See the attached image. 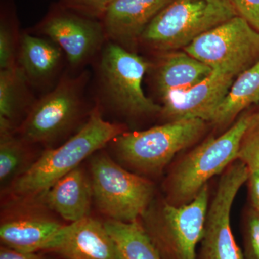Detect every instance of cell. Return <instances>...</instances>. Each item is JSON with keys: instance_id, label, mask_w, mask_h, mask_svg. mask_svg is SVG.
Masks as SVG:
<instances>
[{"instance_id": "d4e9b609", "label": "cell", "mask_w": 259, "mask_h": 259, "mask_svg": "<svg viewBox=\"0 0 259 259\" xmlns=\"http://www.w3.org/2000/svg\"><path fill=\"white\" fill-rule=\"evenodd\" d=\"M245 258L259 259V212L252 208L245 228Z\"/></svg>"}, {"instance_id": "9c48e42d", "label": "cell", "mask_w": 259, "mask_h": 259, "mask_svg": "<svg viewBox=\"0 0 259 259\" xmlns=\"http://www.w3.org/2000/svg\"><path fill=\"white\" fill-rule=\"evenodd\" d=\"M183 50L213 70L238 76L259 59V31L237 15L204 32Z\"/></svg>"}, {"instance_id": "ba28073f", "label": "cell", "mask_w": 259, "mask_h": 259, "mask_svg": "<svg viewBox=\"0 0 259 259\" xmlns=\"http://www.w3.org/2000/svg\"><path fill=\"white\" fill-rule=\"evenodd\" d=\"M90 169L94 202L108 220L139 221L153 202L152 182L122 168L106 153L93 154Z\"/></svg>"}, {"instance_id": "5bb4252c", "label": "cell", "mask_w": 259, "mask_h": 259, "mask_svg": "<svg viewBox=\"0 0 259 259\" xmlns=\"http://www.w3.org/2000/svg\"><path fill=\"white\" fill-rule=\"evenodd\" d=\"M172 0H114L103 16L107 41L131 51L151 21Z\"/></svg>"}, {"instance_id": "8992f818", "label": "cell", "mask_w": 259, "mask_h": 259, "mask_svg": "<svg viewBox=\"0 0 259 259\" xmlns=\"http://www.w3.org/2000/svg\"><path fill=\"white\" fill-rule=\"evenodd\" d=\"M90 74L64 75L50 93L32 105L18 131L30 144L51 146L67 137L86 114L85 90Z\"/></svg>"}, {"instance_id": "603a6c76", "label": "cell", "mask_w": 259, "mask_h": 259, "mask_svg": "<svg viewBox=\"0 0 259 259\" xmlns=\"http://www.w3.org/2000/svg\"><path fill=\"white\" fill-rule=\"evenodd\" d=\"M238 160L250 172L259 170V113L252 115L240 144Z\"/></svg>"}, {"instance_id": "4fadbf2b", "label": "cell", "mask_w": 259, "mask_h": 259, "mask_svg": "<svg viewBox=\"0 0 259 259\" xmlns=\"http://www.w3.org/2000/svg\"><path fill=\"white\" fill-rule=\"evenodd\" d=\"M45 250L64 259H123L104 223L90 216L64 225Z\"/></svg>"}, {"instance_id": "d6986e66", "label": "cell", "mask_w": 259, "mask_h": 259, "mask_svg": "<svg viewBox=\"0 0 259 259\" xmlns=\"http://www.w3.org/2000/svg\"><path fill=\"white\" fill-rule=\"evenodd\" d=\"M63 53L50 39L24 33L20 38L18 66L30 84L47 82L59 71Z\"/></svg>"}, {"instance_id": "52a82bcc", "label": "cell", "mask_w": 259, "mask_h": 259, "mask_svg": "<svg viewBox=\"0 0 259 259\" xmlns=\"http://www.w3.org/2000/svg\"><path fill=\"white\" fill-rule=\"evenodd\" d=\"M251 117L242 116L226 133L209 138L183 158L167 180V202L175 205L188 203L210 179L238 160L242 137Z\"/></svg>"}, {"instance_id": "9a60e30c", "label": "cell", "mask_w": 259, "mask_h": 259, "mask_svg": "<svg viewBox=\"0 0 259 259\" xmlns=\"http://www.w3.org/2000/svg\"><path fill=\"white\" fill-rule=\"evenodd\" d=\"M0 240L5 247L19 251L45 250L64 225L37 210L18 211L3 220Z\"/></svg>"}, {"instance_id": "7402d4cb", "label": "cell", "mask_w": 259, "mask_h": 259, "mask_svg": "<svg viewBox=\"0 0 259 259\" xmlns=\"http://www.w3.org/2000/svg\"><path fill=\"white\" fill-rule=\"evenodd\" d=\"M29 144L15 134L0 135V184L2 189L10 186L23 176L32 163Z\"/></svg>"}, {"instance_id": "484cf974", "label": "cell", "mask_w": 259, "mask_h": 259, "mask_svg": "<svg viewBox=\"0 0 259 259\" xmlns=\"http://www.w3.org/2000/svg\"><path fill=\"white\" fill-rule=\"evenodd\" d=\"M114 0H64L66 5L90 17H103Z\"/></svg>"}, {"instance_id": "ffe728a7", "label": "cell", "mask_w": 259, "mask_h": 259, "mask_svg": "<svg viewBox=\"0 0 259 259\" xmlns=\"http://www.w3.org/2000/svg\"><path fill=\"white\" fill-rule=\"evenodd\" d=\"M258 102L259 59L237 76L212 122L218 125H227L245 108Z\"/></svg>"}, {"instance_id": "5b68a950", "label": "cell", "mask_w": 259, "mask_h": 259, "mask_svg": "<svg viewBox=\"0 0 259 259\" xmlns=\"http://www.w3.org/2000/svg\"><path fill=\"white\" fill-rule=\"evenodd\" d=\"M208 207L207 185L188 203L153 201L141 223L163 259H196Z\"/></svg>"}, {"instance_id": "7c38bea8", "label": "cell", "mask_w": 259, "mask_h": 259, "mask_svg": "<svg viewBox=\"0 0 259 259\" xmlns=\"http://www.w3.org/2000/svg\"><path fill=\"white\" fill-rule=\"evenodd\" d=\"M236 75L213 70L203 81L162 98L161 115L170 121L199 119L211 122L228 95Z\"/></svg>"}, {"instance_id": "30bf717a", "label": "cell", "mask_w": 259, "mask_h": 259, "mask_svg": "<svg viewBox=\"0 0 259 259\" xmlns=\"http://www.w3.org/2000/svg\"><path fill=\"white\" fill-rule=\"evenodd\" d=\"M250 171L239 160L223 171L217 191L209 204L201 240L202 259H245L237 244L231 224L232 206Z\"/></svg>"}, {"instance_id": "3957f363", "label": "cell", "mask_w": 259, "mask_h": 259, "mask_svg": "<svg viewBox=\"0 0 259 259\" xmlns=\"http://www.w3.org/2000/svg\"><path fill=\"white\" fill-rule=\"evenodd\" d=\"M151 64L142 56L107 41L100 52L98 81L105 105L127 117L161 113V105L146 96L143 89L145 74Z\"/></svg>"}, {"instance_id": "cb8c5ba5", "label": "cell", "mask_w": 259, "mask_h": 259, "mask_svg": "<svg viewBox=\"0 0 259 259\" xmlns=\"http://www.w3.org/2000/svg\"><path fill=\"white\" fill-rule=\"evenodd\" d=\"M21 35L9 22L2 20L0 25V68L13 69L18 66Z\"/></svg>"}, {"instance_id": "ac0fdd59", "label": "cell", "mask_w": 259, "mask_h": 259, "mask_svg": "<svg viewBox=\"0 0 259 259\" xmlns=\"http://www.w3.org/2000/svg\"><path fill=\"white\" fill-rule=\"evenodd\" d=\"M29 84L19 66L0 71V135L15 134L20 119L25 118L35 103Z\"/></svg>"}, {"instance_id": "e0dca14e", "label": "cell", "mask_w": 259, "mask_h": 259, "mask_svg": "<svg viewBox=\"0 0 259 259\" xmlns=\"http://www.w3.org/2000/svg\"><path fill=\"white\" fill-rule=\"evenodd\" d=\"M156 67V82L161 99L185 91L203 81L212 68L183 51H169L161 56Z\"/></svg>"}, {"instance_id": "7a4b0ae2", "label": "cell", "mask_w": 259, "mask_h": 259, "mask_svg": "<svg viewBox=\"0 0 259 259\" xmlns=\"http://www.w3.org/2000/svg\"><path fill=\"white\" fill-rule=\"evenodd\" d=\"M237 15L231 0H172L149 24L139 42L158 52L184 49Z\"/></svg>"}, {"instance_id": "2e32d148", "label": "cell", "mask_w": 259, "mask_h": 259, "mask_svg": "<svg viewBox=\"0 0 259 259\" xmlns=\"http://www.w3.org/2000/svg\"><path fill=\"white\" fill-rule=\"evenodd\" d=\"M93 201L91 180L79 166L58 180L40 202L71 223L90 216Z\"/></svg>"}, {"instance_id": "4316f807", "label": "cell", "mask_w": 259, "mask_h": 259, "mask_svg": "<svg viewBox=\"0 0 259 259\" xmlns=\"http://www.w3.org/2000/svg\"><path fill=\"white\" fill-rule=\"evenodd\" d=\"M238 15L259 31V0H231Z\"/></svg>"}, {"instance_id": "8fae6325", "label": "cell", "mask_w": 259, "mask_h": 259, "mask_svg": "<svg viewBox=\"0 0 259 259\" xmlns=\"http://www.w3.org/2000/svg\"><path fill=\"white\" fill-rule=\"evenodd\" d=\"M39 32L60 48L73 69L90 62L101 52L107 40L102 23L69 13L48 17Z\"/></svg>"}, {"instance_id": "f1b7e54d", "label": "cell", "mask_w": 259, "mask_h": 259, "mask_svg": "<svg viewBox=\"0 0 259 259\" xmlns=\"http://www.w3.org/2000/svg\"><path fill=\"white\" fill-rule=\"evenodd\" d=\"M248 181L249 182L252 208L259 212V170L250 172Z\"/></svg>"}, {"instance_id": "83f0119b", "label": "cell", "mask_w": 259, "mask_h": 259, "mask_svg": "<svg viewBox=\"0 0 259 259\" xmlns=\"http://www.w3.org/2000/svg\"><path fill=\"white\" fill-rule=\"evenodd\" d=\"M0 259H47L37 252L19 251L4 245L0 248Z\"/></svg>"}, {"instance_id": "277c9868", "label": "cell", "mask_w": 259, "mask_h": 259, "mask_svg": "<svg viewBox=\"0 0 259 259\" xmlns=\"http://www.w3.org/2000/svg\"><path fill=\"white\" fill-rule=\"evenodd\" d=\"M206 122L199 119L169 121L146 131L124 132L112 140L119 161L142 175L161 173L177 153L203 134Z\"/></svg>"}, {"instance_id": "44dd1931", "label": "cell", "mask_w": 259, "mask_h": 259, "mask_svg": "<svg viewBox=\"0 0 259 259\" xmlns=\"http://www.w3.org/2000/svg\"><path fill=\"white\" fill-rule=\"evenodd\" d=\"M123 259H163L139 221L104 223Z\"/></svg>"}, {"instance_id": "6da1fadb", "label": "cell", "mask_w": 259, "mask_h": 259, "mask_svg": "<svg viewBox=\"0 0 259 259\" xmlns=\"http://www.w3.org/2000/svg\"><path fill=\"white\" fill-rule=\"evenodd\" d=\"M124 132L123 125L105 120L97 105L76 134L60 146L42 152L8 192L18 201L40 202L58 180Z\"/></svg>"}]
</instances>
